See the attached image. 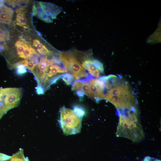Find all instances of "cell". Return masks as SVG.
I'll return each mask as SVG.
<instances>
[{"instance_id":"9c48e42d","label":"cell","mask_w":161,"mask_h":161,"mask_svg":"<svg viewBox=\"0 0 161 161\" xmlns=\"http://www.w3.org/2000/svg\"><path fill=\"white\" fill-rule=\"evenodd\" d=\"M8 88H0V119L10 110L7 101Z\"/></svg>"},{"instance_id":"44dd1931","label":"cell","mask_w":161,"mask_h":161,"mask_svg":"<svg viewBox=\"0 0 161 161\" xmlns=\"http://www.w3.org/2000/svg\"><path fill=\"white\" fill-rule=\"evenodd\" d=\"M16 68L17 69V73L19 74H22L27 72L26 67L23 65L18 66Z\"/></svg>"},{"instance_id":"7402d4cb","label":"cell","mask_w":161,"mask_h":161,"mask_svg":"<svg viewBox=\"0 0 161 161\" xmlns=\"http://www.w3.org/2000/svg\"><path fill=\"white\" fill-rule=\"evenodd\" d=\"M11 156L0 153V161H11Z\"/></svg>"},{"instance_id":"cb8c5ba5","label":"cell","mask_w":161,"mask_h":161,"mask_svg":"<svg viewBox=\"0 0 161 161\" xmlns=\"http://www.w3.org/2000/svg\"><path fill=\"white\" fill-rule=\"evenodd\" d=\"M4 2L8 4L13 7H15L16 6V0H5Z\"/></svg>"},{"instance_id":"e0dca14e","label":"cell","mask_w":161,"mask_h":161,"mask_svg":"<svg viewBox=\"0 0 161 161\" xmlns=\"http://www.w3.org/2000/svg\"><path fill=\"white\" fill-rule=\"evenodd\" d=\"M63 80L67 85H70L73 81V76L69 73H66L62 75L61 77Z\"/></svg>"},{"instance_id":"9a60e30c","label":"cell","mask_w":161,"mask_h":161,"mask_svg":"<svg viewBox=\"0 0 161 161\" xmlns=\"http://www.w3.org/2000/svg\"><path fill=\"white\" fill-rule=\"evenodd\" d=\"M35 50L29 44L26 47L21 55L19 56L21 58L27 59L30 57L35 52Z\"/></svg>"},{"instance_id":"30bf717a","label":"cell","mask_w":161,"mask_h":161,"mask_svg":"<svg viewBox=\"0 0 161 161\" xmlns=\"http://www.w3.org/2000/svg\"><path fill=\"white\" fill-rule=\"evenodd\" d=\"M72 90L75 91H81L85 95L92 98L88 83H83L78 80L75 81L72 84Z\"/></svg>"},{"instance_id":"3957f363","label":"cell","mask_w":161,"mask_h":161,"mask_svg":"<svg viewBox=\"0 0 161 161\" xmlns=\"http://www.w3.org/2000/svg\"><path fill=\"white\" fill-rule=\"evenodd\" d=\"M60 122L64 133L66 135L79 132L82 118L77 115L73 110L63 106L60 109Z\"/></svg>"},{"instance_id":"5b68a950","label":"cell","mask_w":161,"mask_h":161,"mask_svg":"<svg viewBox=\"0 0 161 161\" xmlns=\"http://www.w3.org/2000/svg\"><path fill=\"white\" fill-rule=\"evenodd\" d=\"M39 4L46 14L52 19H56L57 16L62 11L61 7L53 3L40 1Z\"/></svg>"},{"instance_id":"ba28073f","label":"cell","mask_w":161,"mask_h":161,"mask_svg":"<svg viewBox=\"0 0 161 161\" xmlns=\"http://www.w3.org/2000/svg\"><path fill=\"white\" fill-rule=\"evenodd\" d=\"M13 13V10L4 4L0 7V23L6 24H10Z\"/></svg>"},{"instance_id":"8fae6325","label":"cell","mask_w":161,"mask_h":161,"mask_svg":"<svg viewBox=\"0 0 161 161\" xmlns=\"http://www.w3.org/2000/svg\"><path fill=\"white\" fill-rule=\"evenodd\" d=\"M32 45L36 47L37 51L41 55H46L47 56L51 55L52 52L49 50L44 45L37 39L32 40Z\"/></svg>"},{"instance_id":"5bb4252c","label":"cell","mask_w":161,"mask_h":161,"mask_svg":"<svg viewBox=\"0 0 161 161\" xmlns=\"http://www.w3.org/2000/svg\"><path fill=\"white\" fill-rule=\"evenodd\" d=\"M36 7L37 9V15L39 18L46 23H51L53 22L52 19L50 18L46 14L41 7L39 4Z\"/></svg>"},{"instance_id":"603a6c76","label":"cell","mask_w":161,"mask_h":161,"mask_svg":"<svg viewBox=\"0 0 161 161\" xmlns=\"http://www.w3.org/2000/svg\"><path fill=\"white\" fill-rule=\"evenodd\" d=\"M143 161H161V160L157 158L147 156L144 158Z\"/></svg>"},{"instance_id":"7c38bea8","label":"cell","mask_w":161,"mask_h":161,"mask_svg":"<svg viewBox=\"0 0 161 161\" xmlns=\"http://www.w3.org/2000/svg\"><path fill=\"white\" fill-rule=\"evenodd\" d=\"M10 33L4 25L0 23V45L6 47V41L10 40Z\"/></svg>"},{"instance_id":"6da1fadb","label":"cell","mask_w":161,"mask_h":161,"mask_svg":"<svg viewBox=\"0 0 161 161\" xmlns=\"http://www.w3.org/2000/svg\"><path fill=\"white\" fill-rule=\"evenodd\" d=\"M110 86L104 99L112 103L117 112L137 109V102L129 85L116 75L109 80Z\"/></svg>"},{"instance_id":"ac0fdd59","label":"cell","mask_w":161,"mask_h":161,"mask_svg":"<svg viewBox=\"0 0 161 161\" xmlns=\"http://www.w3.org/2000/svg\"><path fill=\"white\" fill-rule=\"evenodd\" d=\"M73 108L75 113L78 116L82 118L85 114V111L83 107L76 105L74 106Z\"/></svg>"},{"instance_id":"52a82bcc","label":"cell","mask_w":161,"mask_h":161,"mask_svg":"<svg viewBox=\"0 0 161 161\" xmlns=\"http://www.w3.org/2000/svg\"><path fill=\"white\" fill-rule=\"evenodd\" d=\"M93 60L87 57H84L80 59L82 61L80 65L82 67L87 70L90 74L97 78L100 76L101 73L94 65Z\"/></svg>"},{"instance_id":"83f0119b","label":"cell","mask_w":161,"mask_h":161,"mask_svg":"<svg viewBox=\"0 0 161 161\" xmlns=\"http://www.w3.org/2000/svg\"><path fill=\"white\" fill-rule=\"evenodd\" d=\"M0 46H1V45H0Z\"/></svg>"},{"instance_id":"8992f818","label":"cell","mask_w":161,"mask_h":161,"mask_svg":"<svg viewBox=\"0 0 161 161\" xmlns=\"http://www.w3.org/2000/svg\"><path fill=\"white\" fill-rule=\"evenodd\" d=\"M27 11L25 7H19L16 10V16L14 24L23 27L24 29H28L29 26L27 24V18L26 14Z\"/></svg>"},{"instance_id":"d4e9b609","label":"cell","mask_w":161,"mask_h":161,"mask_svg":"<svg viewBox=\"0 0 161 161\" xmlns=\"http://www.w3.org/2000/svg\"><path fill=\"white\" fill-rule=\"evenodd\" d=\"M37 7L35 4L33 5L32 7V14L33 16H36L37 15Z\"/></svg>"},{"instance_id":"2e32d148","label":"cell","mask_w":161,"mask_h":161,"mask_svg":"<svg viewBox=\"0 0 161 161\" xmlns=\"http://www.w3.org/2000/svg\"><path fill=\"white\" fill-rule=\"evenodd\" d=\"M28 159L24 156L23 150L20 148L16 153L11 157V161H26Z\"/></svg>"},{"instance_id":"7a4b0ae2","label":"cell","mask_w":161,"mask_h":161,"mask_svg":"<svg viewBox=\"0 0 161 161\" xmlns=\"http://www.w3.org/2000/svg\"><path fill=\"white\" fill-rule=\"evenodd\" d=\"M118 114L119 119L116 136L128 138L134 142L142 140L144 133L139 118L138 109L124 110Z\"/></svg>"},{"instance_id":"4316f807","label":"cell","mask_w":161,"mask_h":161,"mask_svg":"<svg viewBox=\"0 0 161 161\" xmlns=\"http://www.w3.org/2000/svg\"><path fill=\"white\" fill-rule=\"evenodd\" d=\"M26 161H29L28 159V160H26Z\"/></svg>"},{"instance_id":"4fadbf2b","label":"cell","mask_w":161,"mask_h":161,"mask_svg":"<svg viewBox=\"0 0 161 161\" xmlns=\"http://www.w3.org/2000/svg\"><path fill=\"white\" fill-rule=\"evenodd\" d=\"M29 44H30L21 37H20L19 39L16 41L15 44V46L19 57L21 55L26 47Z\"/></svg>"},{"instance_id":"d6986e66","label":"cell","mask_w":161,"mask_h":161,"mask_svg":"<svg viewBox=\"0 0 161 161\" xmlns=\"http://www.w3.org/2000/svg\"><path fill=\"white\" fill-rule=\"evenodd\" d=\"M93 62L95 66L99 70L101 73H103L104 68L102 64L96 60L93 59Z\"/></svg>"},{"instance_id":"484cf974","label":"cell","mask_w":161,"mask_h":161,"mask_svg":"<svg viewBox=\"0 0 161 161\" xmlns=\"http://www.w3.org/2000/svg\"><path fill=\"white\" fill-rule=\"evenodd\" d=\"M75 93L80 99L83 98L85 95L84 94L83 92L80 91H75Z\"/></svg>"},{"instance_id":"ffe728a7","label":"cell","mask_w":161,"mask_h":161,"mask_svg":"<svg viewBox=\"0 0 161 161\" xmlns=\"http://www.w3.org/2000/svg\"><path fill=\"white\" fill-rule=\"evenodd\" d=\"M29 1V0H16V4L21 7H25L27 6Z\"/></svg>"},{"instance_id":"277c9868","label":"cell","mask_w":161,"mask_h":161,"mask_svg":"<svg viewBox=\"0 0 161 161\" xmlns=\"http://www.w3.org/2000/svg\"><path fill=\"white\" fill-rule=\"evenodd\" d=\"M59 55L67 70L76 79H83L89 74L83 68L74 54L64 52L59 53Z\"/></svg>"}]
</instances>
